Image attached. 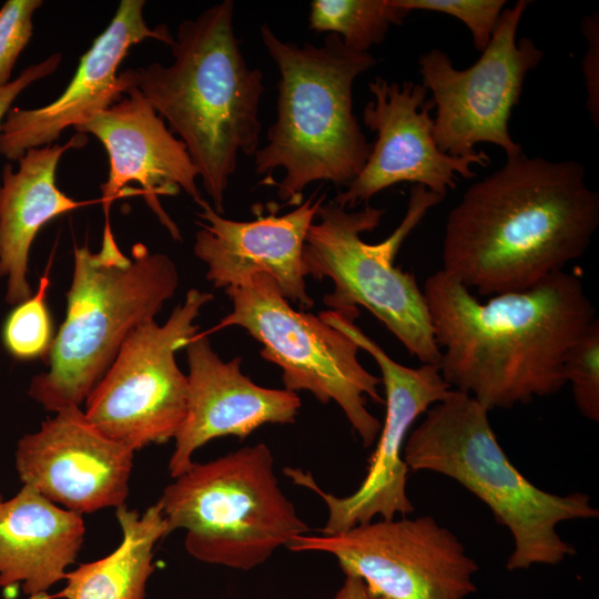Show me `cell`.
Returning a JSON list of instances; mask_svg holds the SVG:
<instances>
[{
    "label": "cell",
    "mask_w": 599,
    "mask_h": 599,
    "mask_svg": "<svg viewBox=\"0 0 599 599\" xmlns=\"http://www.w3.org/2000/svg\"><path fill=\"white\" fill-rule=\"evenodd\" d=\"M88 135L78 133L64 144L28 150L18 170H2L0 185V276L8 278L6 301L17 305L32 295L27 280L34 237L50 221L88 202L77 201L55 184V171L64 152L82 148Z\"/></svg>",
    "instance_id": "obj_21"
},
{
    "label": "cell",
    "mask_w": 599,
    "mask_h": 599,
    "mask_svg": "<svg viewBox=\"0 0 599 599\" xmlns=\"http://www.w3.org/2000/svg\"><path fill=\"white\" fill-rule=\"evenodd\" d=\"M331 599H387L373 591L364 580L353 575H345L339 589Z\"/></svg>",
    "instance_id": "obj_30"
},
{
    "label": "cell",
    "mask_w": 599,
    "mask_h": 599,
    "mask_svg": "<svg viewBox=\"0 0 599 599\" xmlns=\"http://www.w3.org/2000/svg\"><path fill=\"white\" fill-rule=\"evenodd\" d=\"M111 106L74 126L77 133L92 134L109 158V176L101 185V202L109 220V209L131 182L162 225L175 240L181 238L176 224L159 202L160 195L184 191L197 204L203 200L197 186L199 171L184 143L166 126L143 94L131 88Z\"/></svg>",
    "instance_id": "obj_18"
},
{
    "label": "cell",
    "mask_w": 599,
    "mask_h": 599,
    "mask_svg": "<svg viewBox=\"0 0 599 599\" xmlns=\"http://www.w3.org/2000/svg\"><path fill=\"white\" fill-rule=\"evenodd\" d=\"M326 194L314 192L294 210L277 215L273 202L264 214L263 205L252 207V221H234L219 214L204 199L197 205L200 230L194 254L206 266V278L215 288L246 284L257 273L271 275L287 301L311 308L313 298L306 290L302 254L306 234L316 219Z\"/></svg>",
    "instance_id": "obj_17"
},
{
    "label": "cell",
    "mask_w": 599,
    "mask_h": 599,
    "mask_svg": "<svg viewBox=\"0 0 599 599\" xmlns=\"http://www.w3.org/2000/svg\"><path fill=\"white\" fill-rule=\"evenodd\" d=\"M85 536L83 516L22 485L0 495V587H19L28 598L49 599L64 580Z\"/></svg>",
    "instance_id": "obj_20"
},
{
    "label": "cell",
    "mask_w": 599,
    "mask_h": 599,
    "mask_svg": "<svg viewBox=\"0 0 599 599\" xmlns=\"http://www.w3.org/2000/svg\"><path fill=\"white\" fill-rule=\"evenodd\" d=\"M50 278L48 273L29 298L17 304L4 321L2 342L16 359H45L53 343L51 315L45 303Z\"/></svg>",
    "instance_id": "obj_24"
},
{
    "label": "cell",
    "mask_w": 599,
    "mask_h": 599,
    "mask_svg": "<svg viewBox=\"0 0 599 599\" xmlns=\"http://www.w3.org/2000/svg\"><path fill=\"white\" fill-rule=\"evenodd\" d=\"M357 308L328 309L319 316L331 326L348 335L378 365L385 389L386 414L379 439L369 458L367 473L358 488L347 496H334L323 490L313 476L301 468H285L295 484L314 491L328 511L319 534L343 532L356 525L380 519H394L397 514L414 511L408 498L409 471L403 451L408 432L415 420L434 404L443 400L451 387L443 378L438 364H422L417 368L394 361L356 324Z\"/></svg>",
    "instance_id": "obj_12"
},
{
    "label": "cell",
    "mask_w": 599,
    "mask_h": 599,
    "mask_svg": "<svg viewBox=\"0 0 599 599\" xmlns=\"http://www.w3.org/2000/svg\"><path fill=\"white\" fill-rule=\"evenodd\" d=\"M212 300L192 288L163 325L149 321L128 335L84 402L87 418L103 435L134 451L174 439L187 405V376L175 354L197 334L195 319Z\"/></svg>",
    "instance_id": "obj_10"
},
{
    "label": "cell",
    "mask_w": 599,
    "mask_h": 599,
    "mask_svg": "<svg viewBox=\"0 0 599 599\" xmlns=\"http://www.w3.org/2000/svg\"><path fill=\"white\" fill-rule=\"evenodd\" d=\"M61 62L57 52L43 61L27 67L16 79L0 88V125L17 97L33 82L52 74Z\"/></svg>",
    "instance_id": "obj_29"
},
{
    "label": "cell",
    "mask_w": 599,
    "mask_h": 599,
    "mask_svg": "<svg viewBox=\"0 0 599 599\" xmlns=\"http://www.w3.org/2000/svg\"><path fill=\"white\" fill-rule=\"evenodd\" d=\"M225 293L233 308L214 329L244 328L262 345V357L282 368L285 389L307 390L323 404L335 402L363 446L373 445L382 424L367 409V397L385 400L380 378L358 361L359 346L319 315L294 309L266 273Z\"/></svg>",
    "instance_id": "obj_9"
},
{
    "label": "cell",
    "mask_w": 599,
    "mask_h": 599,
    "mask_svg": "<svg viewBox=\"0 0 599 599\" xmlns=\"http://www.w3.org/2000/svg\"><path fill=\"white\" fill-rule=\"evenodd\" d=\"M158 502L169 534L183 529L194 559L248 571L296 536L309 532L280 487L264 443L193 464L173 478Z\"/></svg>",
    "instance_id": "obj_7"
},
{
    "label": "cell",
    "mask_w": 599,
    "mask_h": 599,
    "mask_svg": "<svg viewBox=\"0 0 599 599\" xmlns=\"http://www.w3.org/2000/svg\"><path fill=\"white\" fill-rule=\"evenodd\" d=\"M582 33L587 40V52L583 58V77L587 91V108L593 125L599 128V20L598 12L585 17Z\"/></svg>",
    "instance_id": "obj_28"
},
{
    "label": "cell",
    "mask_w": 599,
    "mask_h": 599,
    "mask_svg": "<svg viewBox=\"0 0 599 599\" xmlns=\"http://www.w3.org/2000/svg\"><path fill=\"white\" fill-rule=\"evenodd\" d=\"M409 13L394 0H313L308 26L316 32L339 35L349 49L368 52Z\"/></svg>",
    "instance_id": "obj_23"
},
{
    "label": "cell",
    "mask_w": 599,
    "mask_h": 599,
    "mask_svg": "<svg viewBox=\"0 0 599 599\" xmlns=\"http://www.w3.org/2000/svg\"><path fill=\"white\" fill-rule=\"evenodd\" d=\"M287 549L324 552L387 599H466L479 569L464 545L430 516L379 519L333 535L304 534Z\"/></svg>",
    "instance_id": "obj_13"
},
{
    "label": "cell",
    "mask_w": 599,
    "mask_h": 599,
    "mask_svg": "<svg viewBox=\"0 0 599 599\" xmlns=\"http://www.w3.org/2000/svg\"><path fill=\"white\" fill-rule=\"evenodd\" d=\"M444 199L413 185L403 221L377 244L366 243L361 235L379 225L384 209L366 204L351 211L331 200L318 209V221L309 226L302 254L305 276L326 277L334 285L323 298L327 307L366 308L422 364H438L440 349L423 290L414 274L395 266L394 261L427 211Z\"/></svg>",
    "instance_id": "obj_8"
},
{
    "label": "cell",
    "mask_w": 599,
    "mask_h": 599,
    "mask_svg": "<svg viewBox=\"0 0 599 599\" xmlns=\"http://www.w3.org/2000/svg\"><path fill=\"white\" fill-rule=\"evenodd\" d=\"M144 0H121L109 26L81 55L77 71L54 101L37 108H10L0 125V154L18 161L28 150L53 144L74 128L118 102L134 88L133 69L118 72L131 47L153 39L169 45L167 26L148 27Z\"/></svg>",
    "instance_id": "obj_16"
},
{
    "label": "cell",
    "mask_w": 599,
    "mask_h": 599,
    "mask_svg": "<svg viewBox=\"0 0 599 599\" xmlns=\"http://www.w3.org/2000/svg\"><path fill=\"white\" fill-rule=\"evenodd\" d=\"M185 348L187 405L169 460L172 478L183 474L194 453L212 439H244L263 425L295 422L302 405L296 393L255 384L242 373L241 358L223 361L206 334H196Z\"/></svg>",
    "instance_id": "obj_19"
},
{
    "label": "cell",
    "mask_w": 599,
    "mask_h": 599,
    "mask_svg": "<svg viewBox=\"0 0 599 599\" xmlns=\"http://www.w3.org/2000/svg\"><path fill=\"white\" fill-rule=\"evenodd\" d=\"M260 33L280 80L276 120L267 144L254 154L255 172L268 179L283 169L282 181L272 184L285 205L297 206L308 184L346 187L363 170L372 144L354 113L353 85L377 60L349 49L335 33L319 47L283 41L267 23Z\"/></svg>",
    "instance_id": "obj_4"
},
{
    "label": "cell",
    "mask_w": 599,
    "mask_h": 599,
    "mask_svg": "<svg viewBox=\"0 0 599 599\" xmlns=\"http://www.w3.org/2000/svg\"><path fill=\"white\" fill-rule=\"evenodd\" d=\"M28 599H33V598H28Z\"/></svg>",
    "instance_id": "obj_31"
},
{
    "label": "cell",
    "mask_w": 599,
    "mask_h": 599,
    "mask_svg": "<svg viewBox=\"0 0 599 599\" xmlns=\"http://www.w3.org/2000/svg\"><path fill=\"white\" fill-rule=\"evenodd\" d=\"M423 293L443 378L488 409L559 392L569 348L597 318L581 280L564 271L484 303L439 270Z\"/></svg>",
    "instance_id": "obj_2"
},
{
    "label": "cell",
    "mask_w": 599,
    "mask_h": 599,
    "mask_svg": "<svg viewBox=\"0 0 599 599\" xmlns=\"http://www.w3.org/2000/svg\"><path fill=\"white\" fill-rule=\"evenodd\" d=\"M233 17L234 3L225 0L182 21L171 64L133 69L134 88L184 143L219 214L238 156L260 149L265 90L262 72L242 54Z\"/></svg>",
    "instance_id": "obj_3"
},
{
    "label": "cell",
    "mask_w": 599,
    "mask_h": 599,
    "mask_svg": "<svg viewBox=\"0 0 599 599\" xmlns=\"http://www.w3.org/2000/svg\"><path fill=\"white\" fill-rule=\"evenodd\" d=\"M488 412L473 396L451 388L407 436L403 458L409 470L458 481L508 528L514 540L508 570L557 565L576 554L557 525L597 518L599 511L583 493L556 495L529 481L499 445Z\"/></svg>",
    "instance_id": "obj_5"
},
{
    "label": "cell",
    "mask_w": 599,
    "mask_h": 599,
    "mask_svg": "<svg viewBox=\"0 0 599 599\" xmlns=\"http://www.w3.org/2000/svg\"><path fill=\"white\" fill-rule=\"evenodd\" d=\"M530 1L502 10L490 42L469 68L456 69L449 55L432 49L418 60L422 84L432 93L436 115L433 135L438 149L451 156L476 153L477 143H491L507 156L522 152L508 122L518 104L526 75L539 65L544 51L530 38L517 40L520 20Z\"/></svg>",
    "instance_id": "obj_11"
},
{
    "label": "cell",
    "mask_w": 599,
    "mask_h": 599,
    "mask_svg": "<svg viewBox=\"0 0 599 599\" xmlns=\"http://www.w3.org/2000/svg\"><path fill=\"white\" fill-rule=\"evenodd\" d=\"M410 12L425 10L457 18L471 33L476 50L483 52L506 6L505 0H394Z\"/></svg>",
    "instance_id": "obj_26"
},
{
    "label": "cell",
    "mask_w": 599,
    "mask_h": 599,
    "mask_svg": "<svg viewBox=\"0 0 599 599\" xmlns=\"http://www.w3.org/2000/svg\"><path fill=\"white\" fill-rule=\"evenodd\" d=\"M115 517L122 534L119 546L69 571L57 598L145 599L155 546L169 535L165 517L158 501L142 514L122 505L115 509Z\"/></svg>",
    "instance_id": "obj_22"
},
{
    "label": "cell",
    "mask_w": 599,
    "mask_h": 599,
    "mask_svg": "<svg viewBox=\"0 0 599 599\" xmlns=\"http://www.w3.org/2000/svg\"><path fill=\"white\" fill-rule=\"evenodd\" d=\"M42 0H7L0 8V88L11 82L16 62L33 34Z\"/></svg>",
    "instance_id": "obj_27"
},
{
    "label": "cell",
    "mask_w": 599,
    "mask_h": 599,
    "mask_svg": "<svg viewBox=\"0 0 599 599\" xmlns=\"http://www.w3.org/2000/svg\"><path fill=\"white\" fill-rule=\"evenodd\" d=\"M598 225L599 194L581 163L522 151L450 210L441 270L481 296L524 291L580 258Z\"/></svg>",
    "instance_id": "obj_1"
},
{
    "label": "cell",
    "mask_w": 599,
    "mask_h": 599,
    "mask_svg": "<svg viewBox=\"0 0 599 599\" xmlns=\"http://www.w3.org/2000/svg\"><path fill=\"white\" fill-rule=\"evenodd\" d=\"M566 382L571 384L580 414L599 420V321L593 319L569 348L565 358Z\"/></svg>",
    "instance_id": "obj_25"
},
{
    "label": "cell",
    "mask_w": 599,
    "mask_h": 599,
    "mask_svg": "<svg viewBox=\"0 0 599 599\" xmlns=\"http://www.w3.org/2000/svg\"><path fill=\"white\" fill-rule=\"evenodd\" d=\"M373 99L363 111L366 128L376 133L369 156L361 173L333 201L351 210L377 193L399 183L423 185L445 197L455 189L458 175L471 179L474 164L487 166L484 151L451 156L441 152L433 135L435 109L422 83H397L376 77L368 83Z\"/></svg>",
    "instance_id": "obj_14"
},
{
    "label": "cell",
    "mask_w": 599,
    "mask_h": 599,
    "mask_svg": "<svg viewBox=\"0 0 599 599\" xmlns=\"http://www.w3.org/2000/svg\"><path fill=\"white\" fill-rule=\"evenodd\" d=\"M177 285L167 255L136 243L126 256L105 220L99 252L74 248L65 317L45 358L48 370L32 378L29 396L52 413L81 407L128 335L153 321Z\"/></svg>",
    "instance_id": "obj_6"
},
{
    "label": "cell",
    "mask_w": 599,
    "mask_h": 599,
    "mask_svg": "<svg viewBox=\"0 0 599 599\" xmlns=\"http://www.w3.org/2000/svg\"><path fill=\"white\" fill-rule=\"evenodd\" d=\"M134 453L103 435L81 407H69L23 435L14 460L22 485L83 516L125 505Z\"/></svg>",
    "instance_id": "obj_15"
}]
</instances>
